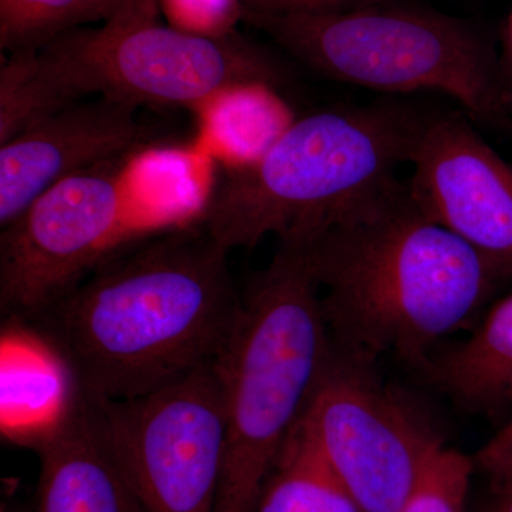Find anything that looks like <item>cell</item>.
Masks as SVG:
<instances>
[{"instance_id": "14", "label": "cell", "mask_w": 512, "mask_h": 512, "mask_svg": "<svg viewBox=\"0 0 512 512\" xmlns=\"http://www.w3.org/2000/svg\"><path fill=\"white\" fill-rule=\"evenodd\" d=\"M0 420L9 441L30 447L72 402L69 369L55 350L19 320H3Z\"/></svg>"}, {"instance_id": "18", "label": "cell", "mask_w": 512, "mask_h": 512, "mask_svg": "<svg viewBox=\"0 0 512 512\" xmlns=\"http://www.w3.org/2000/svg\"><path fill=\"white\" fill-rule=\"evenodd\" d=\"M471 458L480 483L470 512H512V419Z\"/></svg>"}, {"instance_id": "8", "label": "cell", "mask_w": 512, "mask_h": 512, "mask_svg": "<svg viewBox=\"0 0 512 512\" xmlns=\"http://www.w3.org/2000/svg\"><path fill=\"white\" fill-rule=\"evenodd\" d=\"M140 512H217L227 424L215 362L124 402H94Z\"/></svg>"}, {"instance_id": "10", "label": "cell", "mask_w": 512, "mask_h": 512, "mask_svg": "<svg viewBox=\"0 0 512 512\" xmlns=\"http://www.w3.org/2000/svg\"><path fill=\"white\" fill-rule=\"evenodd\" d=\"M410 164L420 210L512 278L511 165L461 114L430 116Z\"/></svg>"}, {"instance_id": "17", "label": "cell", "mask_w": 512, "mask_h": 512, "mask_svg": "<svg viewBox=\"0 0 512 512\" xmlns=\"http://www.w3.org/2000/svg\"><path fill=\"white\" fill-rule=\"evenodd\" d=\"M473 480V458L443 444L399 512H470Z\"/></svg>"}, {"instance_id": "11", "label": "cell", "mask_w": 512, "mask_h": 512, "mask_svg": "<svg viewBox=\"0 0 512 512\" xmlns=\"http://www.w3.org/2000/svg\"><path fill=\"white\" fill-rule=\"evenodd\" d=\"M137 107L92 97L30 124L0 144V227L70 175L121 160L157 140Z\"/></svg>"}, {"instance_id": "3", "label": "cell", "mask_w": 512, "mask_h": 512, "mask_svg": "<svg viewBox=\"0 0 512 512\" xmlns=\"http://www.w3.org/2000/svg\"><path fill=\"white\" fill-rule=\"evenodd\" d=\"M288 73L238 33L208 36L128 15L64 33L0 69V144L64 106L92 97L128 106H202L242 87L278 89Z\"/></svg>"}, {"instance_id": "23", "label": "cell", "mask_w": 512, "mask_h": 512, "mask_svg": "<svg viewBox=\"0 0 512 512\" xmlns=\"http://www.w3.org/2000/svg\"><path fill=\"white\" fill-rule=\"evenodd\" d=\"M0 512H28L25 507L18 503H12L10 500L3 501L0 505Z\"/></svg>"}, {"instance_id": "2", "label": "cell", "mask_w": 512, "mask_h": 512, "mask_svg": "<svg viewBox=\"0 0 512 512\" xmlns=\"http://www.w3.org/2000/svg\"><path fill=\"white\" fill-rule=\"evenodd\" d=\"M299 245L319 285L332 342L414 370L458 330L473 328L503 276L431 221L409 184L390 178Z\"/></svg>"}, {"instance_id": "19", "label": "cell", "mask_w": 512, "mask_h": 512, "mask_svg": "<svg viewBox=\"0 0 512 512\" xmlns=\"http://www.w3.org/2000/svg\"><path fill=\"white\" fill-rule=\"evenodd\" d=\"M163 3L171 18L177 20L175 28L198 35L234 32L232 26L242 20L244 13L239 0H163Z\"/></svg>"}, {"instance_id": "9", "label": "cell", "mask_w": 512, "mask_h": 512, "mask_svg": "<svg viewBox=\"0 0 512 512\" xmlns=\"http://www.w3.org/2000/svg\"><path fill=\"white\" fill-rule=\"evenodd\" d=\"M121 160L64 178L0 235V311L28 320L130 242L154 234L128 211Z\"/></svg>"}, {"instance_id": "1", "label": "cell", "mask_w": 512, "mask_h": 512, "mask_svg": "<svg viewBox=\"0 0 512 512\" xmlns=\"http://www.w3.org/2000/svg\"><path fill=\"white\" fill-rule=\"evenodd\" d=\"M229 251L201 222L111 254L28 320L94 402L136 399L215 362L241 311Z\"/></svg>"}, {"instance_id": "20", "label": "cell", "mask_w": 512, "mask_h": 512, "mask_svg": "<svg viewBox=\"0 0 512 512\" xmlns=\"http://www.w3.org/2000/svg\"><path fill=\"white\" fill-rule=\"evenodd\" d=\"M376 2L380 0H239L244 13L265 16L325 15Z\"/></svg>"}, {"instance_id": "16", "label": "cell", "mask_w": 512, "mask_h": 512, "mask_svg": "<svg viewBox=\"0 0 512 512\" xmlns=\"http://www.w3.org/2000/svg\"><path fill=\"white\" fill-rule=\"evenodd\" d=\"M101 22L92 0H0V49L32 53L77 28Z\"/></svg>"}, {"instance_id": "22", "label": "cell", "mask_w": 512, "mask_h": 512, "mask_svg": "<svg viewBox=\"0 0 512 512\" xmlns=\"http://www.w3.org/2000/svg\"><path fill=\"white\" fill-rule=\"evenodd\" d=\"M501 72L505 82L512 89V12L510 18L507 20L503 35V50L500 56Z\"/></svg>"}, {"instance_id": "15", "label": "cell", "mask_w": 512, "mask_h": 512, "mask_svg": "<svg viewBox=\"0 0 512 512\" xmlns=\"http://www.w3.org/2000/svg\"><path fill=\"white\" fill-rule=\"evenodd\" d=\"M252 512H362L338 477L298 433L262 485Z\"/></svg>"}, {"instance_id": "4", "label": "cell", "mask_w": 512, "mask_h": 512, "mask_svg": "<svg viewBox=\"0 0 512 512\" xmlns=\"http://www.w3.org/2000/svg\"><path fill=\"white\" fill-rule=\"evenodd\" d=\"M429 119L390 101L291 121L261 156L229 171L200 222L229 252L268 235L279 244L309 241L410 163Z\"/></svg>"}, {"instance_id": "12", "label": "cell", "mask_w": 512, "mask_h": 512, "mask_svg": "<svg viewBox=\"0 0 512 512\" xmlns=\"http://www.w3.org/2000/svg\"><path fill=\"white\" fill-rule=\"evenodd\" d=\"M29 448L40 467L33 512H140L101 430L96 404L77 390Z\"/></svg>"}, {"instance_id": "7", "label": "cell", "mask_w": 512, "mask_h": 512, "mask_svg": "<svg viewBox=\"0 0 512 512\" xmlns=\"http://www.w3.org/2000/svg\"><path fill=\"white\" fill-rule=\"evenodd\" d=\"M296 433L362 512L402 510L444 444L417 399L383 382L377 360L335 343Z\"/></svg>"}, {"instance_id": "13", "label": "cell", "mask_w": 512, "mask_h": 512, "mask_svg": "<svg viewBox=\"0 0 512 512\" xmlns=\"http://www.w3.org/2000/svg\"><path fill=\"white\" fill-rule=\"evenodd\" d=\"M416 372L463 412L495 417L512 409V293L467 339L437 348Z\"/></svg>"}, {"instance_id": "6", "label": "cell", "mask_w": 512, "mask_h": 512, "mask_svg": "<svg viewBox=\"0 0 512 512\" xmlns=\"http://www.w3.org/2000/svg\"><path fill=\"white\" fill-rule=\"evenodd\" d=\"M242 20L328 79L382 93L440 92L473 120L510 124L512 89L500 56L464 20L382 0L325 15L244 13Z\"/></svg>"}, {"instance_id": "5", "label": "cell", "mask_w": 512, "mask_h": 512, "mask_svg": "<svg viewBox=\"0 0 512 512\" xmlns=\"http://www.w3.org/2000/svg\"><path fill=\"white\" fill-rule=\"evenodd\" d=\"M319 285L299 245L279 244L252 276L215 360L227 451L217 512H252L298 429L332 353Z\"/></svg>"}, {"instance_id": "21", "label": "cell", "mask_w": 512, "mask_h": 512, "mask_svg": "<svg viewBox=\"0 0 512 512\" xmlns=\"http://www.w3.org/2000/svg\"><path fill=\"white\" fill-rule=\"evenodd\" d=\"M103 22L127 15H157V0H92Z\"/></svg>"}]
</instances>
